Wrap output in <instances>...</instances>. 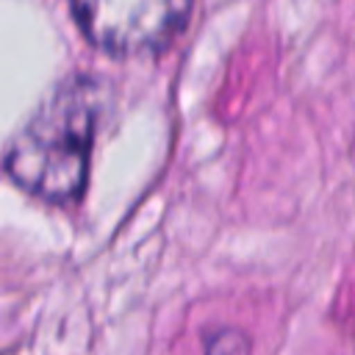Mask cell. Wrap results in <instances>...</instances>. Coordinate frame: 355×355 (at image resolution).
Here are the masks:
<instances>
[{"label": "cell", "instance_id": "obj_1", "mask_svg": "<svg viewBox=\"0 0 355 355\" xmlns=\"http://www.w3.org/2000/svg\"><path fill=\"white\" fill-rule=\"evenodd\" d=\"M100 105L94 80L64 83L14 139L6 161L11 178L44 200H75L86 183Z\"/></svg>", "mask_w": 355, "mask_h": 355}, {"label": "cell", "instance_id": "obj_2", "mask_svg": "<svg viewBox=\"0 0 355 355\" xmlns=\"http://www.w3.org/2000/svg\"><path fill=\"white\" fill-rule=\"evenodd\" d=\"M191 0H72L78 25L103 50L136 55L164 47L186 22Z\"/></svg>", "mask_w": 355, "mask_h": 355}, {"label": "cell", "instance_id": "obj_3", "mask_svg": "<svg viewBox=\"0 0 355 355\" xmlns=\"http://www.w3.org/2000/svg\"><path fill=\"white\" fill-rule=\"evenodd\" d=\"M208 355H250V341L241 330H219L208 338Z\"/></svg>", "mask_w": 355, "mask_h": 355}]
</instances>
